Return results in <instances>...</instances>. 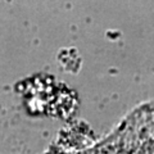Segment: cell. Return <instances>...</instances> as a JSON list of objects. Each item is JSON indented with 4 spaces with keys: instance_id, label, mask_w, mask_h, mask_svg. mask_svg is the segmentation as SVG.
Instances as JSON below:
<instances>
[{
    "instance_id": "cell-1",
    "label": "cell",
    "mask_w": 154,
    "mask_h": 154,
    "mask_svg": "<svg viewBox=\"0 0 154 154\" xmlns=\"http://www.w3.org/2000/svg\"><path fill=\"white\" fill-rule=\"evenodd\" d=\"M100 145L105 154H154V102L137 107Z\"/></svg>"
}]
</instances>
